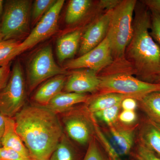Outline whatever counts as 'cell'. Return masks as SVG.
I'll use <instances>...</instances> for the list:
<instances>
[{"mask_svg":"<svg viewBox=\"0 0 160 160\" xmlns=\"http://www.w3.org/2000/svg\"><path fill=\"white\" fill-rule=\"evenodd\" d=\"M82 37L81 30H77L64 35L58 39L56 52L60 63L74 56L81 42Z\"/></svg>","mask_w":160,"mask_h":160,"instance_id":"ac0fdd59","label":"cell"},{"mask_svg":"<svg viewBox=\"0 0 160 160\" xmlns=\"http://www.w3.org/2000/svg\"><path fill=\"white\" fill-rule=\"evenodd\" d=\"M156 83H158V84H160V77L158 78L157 81Z\"/></svg>","mask_w":160,"mask_h":160,"instance_id":"74e56055","label":"cell"},{"mask_svg":"<svg viewBox=\"0 0 160 160\" xmlns=\"http://www.w3.org/2000/svg\"><path fill=\"white\" fill-rule=\"evenodd\" d=\"M58 115L68 137L81 146H88L95 137L94 118L86 105L75 106Z\"/></svg>","mask_w":160,"mask_h":160,"instance_id":"52a82bcc","label":"cell"},{"mask_svg":"<svg viewBox=\"0 0 160 160\" xmlns=\"http://www.w3.org/2000/svg\"><path fill=\"white\" fill-rule=\"evenodd\" d=\"M138 106L137 100L132 98H126L121 103V108L123 110L135 111Z\"/></svg>","mask_w":160,"mask_h":160,"instance_id":"d6a6232c","label":"cell"},{"mask_svg":"<svg viewBox=\"0 0 160 160\" xmlns=\"http://www.w3.org/2000/svg\"><path fill=\"white\" fill-rule=\"evenodd\" d=\"M121 103L92 114L96 119L100 120L108 126H110L117 122L120 109H122Z\"/></svg>","mask_w":160,"mask_h":160,"instance_id":"484cf974","label":"cell"},{"mask_svg":"<svg viewBox=\"0 0 160 160\" xmlns=\"http://www.w3.org/2000/svg\"><path fill=\"white\" fill-rule=\"evenodd\" d=\"M132 160H160V157L154 152L138 142L132 152Z\"/></svg>","mask_w":160,"mask_h":160,"instance_id":"4316f807","label":"cell"},{"mask_svg":"<svg viewBox=\"0 0 160 160\" xmlns=\"http://www.w3.org/2000/svg\"><path fill=\"white\" fill-rule=\"evenodd\" d=\"M112 61V53L109 39L106 36L100 44L79 57L69 61L65 69H86L95 72L109 66Z\"/></svg>","mask_w":160,"mask_h":160,"instance_id":"30bf717a","label":"cell"},{"mask_svg":"<svg viewBox=\"0 0 160 160\" xmlns=\"http://www.w3.org/2000/svg\"><path fill=\"white\" fill-rule=\"evenodd\" d=\"M5 117L0 114V147H2V139L5 131Z\"/></svg>","mask_w":160,"mask_h":160,"instance_id":"d590c367","label":"cell"},{"mask_svg":"<svg viewBox=\"0 0 160 160\" xmlns=\"http://www.w3.org/2000/svg\"><path fill=\"white\" fill-rule=\"evenodd\" d=\"M31 4V1L28 0L5 2L0 22V42L22 41L24 37L28 36Z\"/></svg>","mask_w":160,"mask_h":160,"instance_id":"277c9868","label":"cell"},{"mask_svg":"<svg viewBox=\"0 0 160 160\" xmlns=\"http://www.w3.org/2000/svg\"><path fill=\"white\" fill-rule=\"evenodd\" d=\"M138 126L125 125L117 122L108 126L109 132L106 136L120 157L127 155L131 152Z\"/></svg>","mask_w":160,"mask_h":160,"instance_id":"8fae6325","label":"cell"},{"mask_svg":"<svg viewBox=\"0 0 160 160\" xmlns=\"http://www.w3.org/2000/svg\"><path fill=\"white\" fill-rule=\"evenodd\" d=\"M150 35L160 46V15L155 12L152 11Z\"/></svg>","mask_w":160,"mask_h":160,"instance_id":"f546056e","label":"cell"},{"mask_svg":"<svg viewBox=\"0 0 160 160\" xmlns=\"http://www.w3.org/2000/svg\"><path fill=\"white\" fill-rule=\"evenodd\" d=\"M100 78L101 93H119L130 96L138 101L146 95L160 91V84L138 79L126 72H118Z\"/></svg>","mask_w":160,"mask_h":160,"instance_id":"8992f818","label":"cell"},{"mask_svg":"<svg viewBox=\"0 0 160 160\" xmlns=\"http://www.w3.org/2000/svg\"><path fill=\"white\" fill-rule=\"evenodd\" d=\"M80 152L64 132L49 160H80Z\"/></svg>","mask_w":160,"mask_h":160,"instance_id":"ffe728a7","label":"cell"},{"mask_svg":"<svg viewBox=\"0 0 160 160\" xmlns=\"http://www.w3.org/2000/svg\"><path fill=\"white\" fill-rule=\"evenodd\" d=\"M136 1L125 0L112 10L106 37L111 45L112 55L122 58L131 42L133 33L132 16Z\"/></svg>","mask_w":160,"mask_h":160,"instance_id":"3957f363","label":"cell"},{"mask_svg":"<svg viewBox=\"0 0 160 160\" xmlns=\"http://www.w3.org/2000/svg\"><path fill=\"white\" fill-rule=\"evenodd\" d=\"M0 160H33L13 149L0 147Z\"/></svg>","mask_w":160,"mask_h":160,"instance_id":"f1b7e54d","label":"cell"},{"mask_svg":"<svg viewBox=\"0 0 160 160\" xmlns=\"http://www.w3.org/2000/svg\"><path fill=\"white\" fill-rule=\"evenodd\" d=\"M68 72L57 64L51 46L38 50L29 61L27 69L28 91L31 92L42 83L60 75H67Z\"/></svg>","mask_w":160,"mask_h":160,"instance_id":"ba28073f","label":"cell"},{"mask_svg":"<svg viewBox=\"0 0 160 160\" xmlns=\"http://www.w3.org/2000/svg\"><path fill=\"white\" fill-rule=\"evenodd\" d=\"M94 118L95 137L101 143L106 151L109 160H122L121 157L114 149L109 142V139L102 130L101 129L97 122L96 120Z\"/></svg>","mask_w":160,"mask_h":160,"instance_id":"cb8c5ba5","label":"cell"},{"mask_svg":"<svg viewBox=\"0 0 160 160\" xmlns=\"http://www.w3.org/2000/svg\"><path fill=\"white\" fill-rule=\"evenodd\" d=\"M89 98L86 94L62 92L53 98L46 107L59 115L79 104L86 103Z\"/></svg>","mask_w":160,"mask_h":160,"instance_id":"2e32d148","label":"cell"},{"mask_svg":"<svg viewBox=\"0 0 160 160\" xmlns=\"http://www.w3.org/2000/svg\"><path fill=\"white\" fill-rule=\"evenodd\" d=\"M5 128L2 139V146L13 149L26 157L30 158V154L16 129L13 118L5 117Z\"/></svg>","mask_w":160,"mask_h":160,"instance_id":"e0dca14e","label":"cell"},{"mask_svg":"<svg viewBox=\"0 0 160 160\" xmlns=\"http://www.w3.org/2000/svg\"><path fill=\"white\" fill-rule=\"evenodd\" d=\"M112 12V10L107 11L82 35L79 49L81 56L97 46L106 37Z\"/></svg>","mask_w":160,"mask_h":160,"instance_id":"4fadbf2b","label":"cell"},{"mask_svg":"<svg viewBox=\"0 0 160 160\" xmlns=\"http://www.w3.org/2000/svg\"><path fill=\"white\" fill-rule=\"evenodd\" d=\"M17 131L33 160H49L64 133L58 115L30 102L14 117Z\"/></svg>","mask_w":160,"mask_h":160,"instance_id":"6da1fadb","label":"cell"},{"mask_svg":"<svg viewBox=\"0 0 160 160\" xmlns=\"http://www.w3.org/2000/svg\"><path fill=\"white\" fill-rule=\"evenodd\" d=\"M11 63L0 66V92L6 86L11 74Z\"/></svg>","mask_w":160,"mask_h":160,"instance_id":"1f68e13d","label":"cell"},{"mask_svg":"<svg viewBox=\"0 0 160 160\" xmlns=\"http://www.w3.org/2000/svg\"><path fill=\"white\" fill-rule=\"evenodd\" d=\"M56 0H36L34 1L31 12V22L35 26L55 2Z\"/></svg>","mask_w":160,"mask_h":160,"instance_id":"d4e9b609","label":"cell"},{"mask_svg":"<svg viewBox=\"0 0 160 160\" xmlns=\"http://www.w3.org/2000/svg\"><path fill=\"white\" fill-rule=\"evenodd\" d=\"M121 1L117 0H102L99 2L101 8L109 10H113L121 2Z\"/></svg>","mask_w":160,"mask_h":160,"instance_id":"836d02e7","label":"cell"},{"mask_svg":"<svg viewBox=\"0 0 160 160\" xmlns=\"http://www.w3.org/2000/svg\"><path fill=\"white\" fill-rule=\"evenodd\" d=\"M100 78L90 69L73 71L67 77L63 90L66 92L86 94L99 91Z\"/></svg>","mask_w":160,"mask_h":160,"instance_id":"7c38bea8","label":"cell"},{"mask_svg":"<svg viewBox=\"0 0 160 160\" xmlns=\"http://www.w3.org/2000/svg\"><path fill=\"white\" fill-rule=\"evenodd\" d=\"M138 128V142L160 157V123L147 118Z\"/></svg>","mask_w":160,"mask_h":160,"instance_id":"9a60e30c","label":"cell"},{"mask_svg":"<svg viewBox=\"0 0 160 160\" xmlns=\"http://www.w3.org/2000/svg\"><path fill=\"white\" fill-rule=\"evenodd\" d=\"M137 119L135 111L123 110L119 114L118 120L120 122L127 125H131Z\"/></svg>","mask_w":160,"mask_h":160,"instance_id":"4dcf8cb0","label":"cell"},{"mask_svg":"<svg viewBox=\"0 0 160 160\" xmlns=\"http://www.w3.org/2000/svg\"><path fill=\"white\" fill-rule=\"evenodd\" d=\"M127 98L132 97L130 96L113 92L102 93L93 98H89L85 105L89 112L93 114L96 112L107 109L122 102L124 99Z\"/></svg>","mask_w":160,"mask_h":160,"instance_id":"d6986e66","label":"cell"},{"mask_svg":"<svg viewBox=\"0 0 160 160\" xmlns=\"http://www.w3.org/2000/svg\"><path fill=\"white\" fill-rule=\"evenodd\" d=\"M138 102L147 118L160 123V91L146 95Z\"/></svg>","mask_w":160,"mask_h":160,"instance_id":"44dd1931","label":"cell"},{"mask_svg":"<svg viewBox=\"0 0 160 160\" xmlns=\"http://www.w3.org/2000/svg\"><path fill=\"white\" fill-rule=\"evenodd\" d=\"M82 160H106L100 150L95 137L90 141L87 151Z\"/></svg>","mask_w":160,"mask_h":160,"instance_id":"83f0119b","label":"cell"},{"mask_svg":"<svg viewBox=\"0 0 160 160\" xmlns=\"http://www.w3.org/2000/svg\"><path fill=\"white\" fill-rule=\"evenodd\" d=\"M67 75L56 76L40 85L32 97V102L40 106H47L53 98L62 92L67 80Z\"/></svg>","mask_w":160,"mask_h":160,"instance_id":"5bb4252c","label":"cell"},{"mask_svg":"<svg viewBox=\"0 0 160 160\" xmlns=\"http://www.w3.org/2000/svg\"><path fill=\"white\" fill-rule=\"evenodd\" d=\"M64 3V0L56 1L28 36L20 43L17 49L16 56L32 48L55 33L58 29L60 12Z\"/></svg>","mask_w":160,"mask_h":160,"instance_id":"9c48e42d","label":"cell"},{"mask_svg":"<svg viewBox=\"0 0 160 160\" xmlns=\"http://www.w3.org/2000/svg\"><path fill=\"white\" fill-rule=\"evenodd\" d=\"M22 41H11L0 42V66L11 63L16 56V52Z\"/></svg>","mask_w":160,"mask_h":160,"instance_id":"603a6c76","label":"cell"},{"mask_svg":"<svg viewBox=\"0 0 160 160\" xmlns=\"http://www.w3.org/2000/svg\"><path fill=\"white\" fill-rule=\"evenodd\" d=\"M4 3L5 2L3 0H0V22L2 16L3 10H4Z\"/></svg>","mask_w":160,"mask_h":160,"instance_id":"8d00e7d4","label":"cell"},{"mask_svg":"<svg viewBox=\"0 0 160 160\" xmlns=\"http://www.w3.org/2000/svg\"><path fill=\"white\" fill-rule=\"evenodd\" d=\"M144 2L151 11L155 12L160 15V0H147L144 1Z\"/></svg>","mask_w":160,"mask_h":160,"instance_id":"e575fe53","label":"cell"},{"mask_svg":"<svg viewBox=\"0 0 160 160\" xmlns=\"http://www.w3.org/2000/svg\"><path fill=\"white\" fill-rule=\"evenodd\" d=\"M150 25L151 18L146 10L137 12L133 36L126 51L142 80L156 83L160 77V47L149 33Z\"/></svg>","mask_w":160,"mask_h":160,"instance_id":"7a4b0ae2","label":"cell"},{"mask_svg":"<svg viewBox=\"0 0 160 160\" xmlns=\"http://www.w3.org/2000/svg\"><path fill=\"white\" fill-rule=\"evenodd\" d=\"M89 0H71L66 10L65 21L68 25H72L82 19L91 6Z\"/></svg>","mask_w":160,"mask_h":160,"instance_id":"7402d4cb","label":"cell"},{"mask_svg":"<svg viewBox=\"0 0 160 160\" xmlns=\"http://www.w3.org/2000/svg\"><path fill=\"white\" fill-rule=\"evenodd\" d=\"M27 91L22 67L19 61H16L7 84L0 92V114L14 118L27 102Z\"/></svg>","mask_w":160,"mask_h":160,"instance_id":"5b68a950","label":"cell"}]
</instances>
